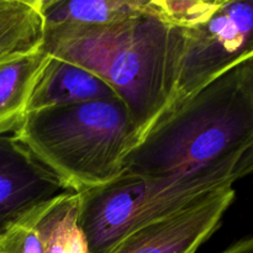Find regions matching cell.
<instances>
[{
	"mask_svg": "<svg viewBox=\"0 0 253 253\" xmlns=\"http://www.w3.org/2000/svg\"><path fill=\"white\" fill-rule=\"evenodd\" d=\"M183 42L182 29L142 14L108 25L46 29L41 51L105 82L127 108L141 142L172 104Z\"/></svg>",
	"mask_w": 253,
	"mask_h": 253,
	"instance_id": "6da1fadb",
	"label": "cell"
},
{
	"mask_svg": "<svg viewBox=\"0 0 253 253\" xmlns=\"http://www.w3.org/2000/svg\"><path fill=\"white\" fill-rule=\"evenodd\" d=\"M231 162L253 167V59L161 119L127 156L124 174L158 178Z\"/></svg>",
	"mask_w": 253,
	"mask_h": 253,
	"instance_id": "7a4b0ae2",
	"label": "cell"
},
{
	"mask_svg": "<svg viewBox=\"0 0 253 253\" xmlns=\"http://www.w3.org/2000/svg\"><path fill=\"white\" fill-rule=\"evenodd\" d=\"M12 138L66 192L73 193L120 178L126 158L140 143L127 108L119 98L27 113Z\"/></svg>",
	"mask_w": 253,
	"mask_h": 253,
	"instance_id": "3957f363",
	"label": "cell"
},
{
	"mask_svg": "<svg viewBox=\"0 0 253 253\" xmlns=\"http://www.w3.org/2000/svg\"><path fill=\"white\" fill-rule=\"evenodd\" d=\"M252 173L253 167L246 163H219L158 178L123 174L104 187L79 193V222L90 253H110L141 227L172 215L208 193L234 187Z\"/></svg>",
	"mask_w": 253,
	"mask_h": 253,
	"instance_id": "277c9868",
	"label": "cell"
},
{
	"mask_svg": "<svg viewBox=\"0 0 253 253\" xmlns=\"http://www.w3.org/2000/svg\"><path fill=\"white\" fill-rule=\"evenodd\" d=\"M177 88L168 114L240 64L253 59V0H224L210 20L183 30Z\"/></svg>",
	"mask_w": 253,
	"mask_h": 253,
	"instance_id": "5b68a950",
	"label": "cell"
},
{
	"mask_svg": "<svg viewBox=\"0 0 253 253\" xmlns=\"http://www.w3.org/2000/svg\"><path fill=\"white\" fill-rule=\"evenodd\" d=\"M235 197L232 187L208 193L172 215L132 232L110 253H197L219 229Z\"/></svg>",
	"mask_w": 253,
	"mask_h": 253,
	"instance_id": "8992f818",
	"label": "cell"
},
{
	"mask_svg": "<svg viewBox=\"0 0 253 253\" xmlns=\"http://www.w3.org/2000/svg\"><path fill=\"white\" fill-rule=\"evenodd\" d=\"M61 190L59 180L12 136H0V232Z\"/></svg>",
	"mask_w": 253,
	"mask_h": 253,
	"instance_id": "52a82bcc",
	"label": "cell"
},
{
	"mask_svg": "<svg viewBox=\"0 0 253 253\" xmlns=\"http://www.w3.org/2000/svg\"><path fill=\"white\" fill-rule=\"evenodd\" d=\"M114 98L115 91L90 71L51 57L35 84L27 113Z\"/></svg>",
	"mask_w": 253,
	"mask_h": 253,
	"instance_id": "ba28073f",
	"label": "cell"
},
{
	"mask_svg": "<svg viewBox=\"0 0 253 253\" xmlns=\"http://www.w3.org/2000/svg\"><path fill=\"white\" fill-rule=\"evenodd\" d=\"M51 56L36 53L0 62V136L14 132L27 114L40 74Z\"/></svg>",
	"mask_w": 253,
	"mask_h": 253,
	"instance_id": "9c48e42d",
	"label": "cell"
},
{
	"mask_svg": "<svg viewBox=\"0 0 253 253\" xmlns=\"http://www.w3.org/2000/svg\"><path fill=\"white\" fill-rule=\"evenodd\" d=\"M79 193L62 192L36 207L44 253H90L81 227Z\"/></svg>",
	"mask_w": 253,
	"mask_h": 253,
	"instance_id": "30bf717a",
	"label": "cell"
},
{
	"mask_svg": "<svg viewBox=\"0 0 253 253\" xmlns=\"http://www.w3.org/2000/svg\"><path fill=\"white\" fill-rule=\"evenodd\" d=\"M44 30L57 26H98L145 14L143 0H40Z\"/></svg>",
	"mask_w": 253,
	"mask_h": 253,
	"instance_id": "8fae6325",
	"label": "cell"
},
{
	"mask_svg": "<svg viewBox=\"0 0 253 253\" xmlns=\"http://www.w3.org/2000/svg\"><path fill=\"white\" fill-rule=\"evenodd\" d=\"M43 40L40 0H0V62L36 53Z\"/></svg>",
	"mask_w": 253,
	"mask_h": 253,
	"instance_id": "7c38bea8",
	"label": "cell"
},
{
	"mask_svg": "<svg viewBox=\"0 0 253 253\" xmlns=\"http://www.w3.org/2000/svg\"><path fill=\"white\" fill-rule=\"evenodd\" d=\"M224 0H143V12L168 26L189 30L204 24Z\"/></svg>",
	"mask_w": 253,
	"mask_h": 253,
	"instance_id": "4fadbf2b",
	"label": "cell"
},
{
	"mask_svg": "<svg viewBox=\"0 0 253 253\" xmlns=\"http://www.w3.org/2000/svg\"><path fill=\"white\" fill-rule=\"evenodd\" d=\"M36 207L0 232V253H44Z\"/></svg>",
	"mask_w": 253,
	"mask_h": 253,
	"instance_id": "5bb4252c",
	"label": "cell"
},
{
	"mask_svg": "<svg viewBox=\"0 0 253 253\" xmlns=\"http://www.w3.org/2000/svg\"><path fill=\"white\" fill-rule=\"evenodd\" d=\"M221 253H253V236L235 242Z\"/></svg>",
	"mask_w": 253,
	"mask_h": 253,
	"instance_id": "9a60e30c",
	"label": "cell"
}]
</instances>
